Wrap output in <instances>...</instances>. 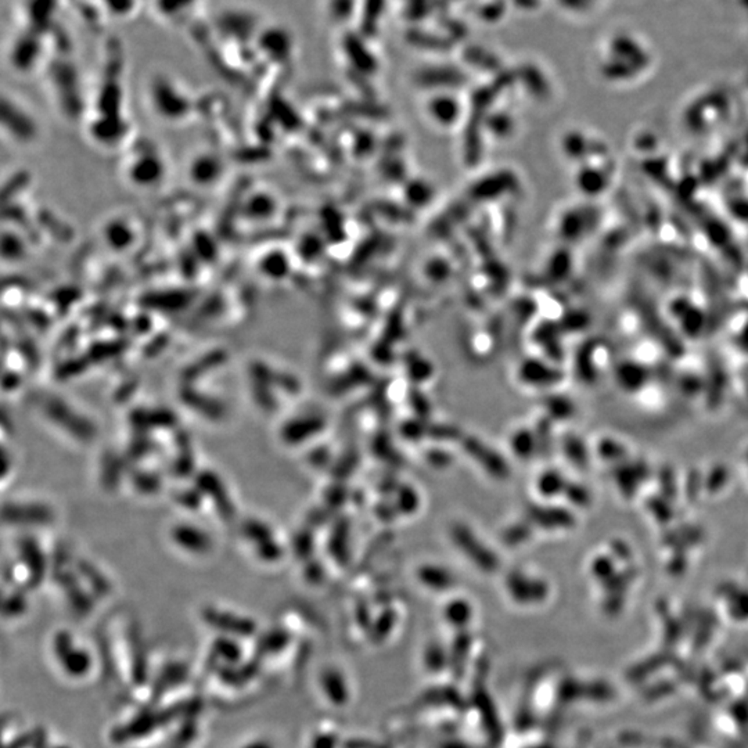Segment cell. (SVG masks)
Segmentation results:
<instances>
[{
  "label": "cell",
  "instance_id": "obj_9",
  "mask_svg": "<svg viewBox=\"0 0 748 748\" xmlns=\"http://www.w3.org/2000/svg\"><path fill=\"white\" fill-rule=\"evenodd\" d=\"M18 550H19V557L24 564V568L28 572L29 583L32 586L40 583V580L43 579V575L47 571L46 555L42 547L35 539L24 537L21 539L18 544Z\"/></svg>",
  "mask_w": 748,
  "mask_h": 748
},
{
  "label": "cell",
  "instance_id": "obj_18",
  "mask_svg": "<svg viewBox=\"0 0 748 748\" xmlns=\"http://www.w3.org/2000/svg\"><path fill=\"white\" fill-rule=\"evenodd\" d=\"M76 569H78L76 573L80 575L82 579L87 580L86 583L90 585L91 590L97 591L98 594H107V591L109 590V583H108L107 578L97 569V567L94 564L80 558L76 562Z\"/></svg>",
  "mask_w": 748,
  "mask_h": 748
},
{
  "label": "cell",
  "instance_id": "obj_8",
  "mask_svg": "<svg viewBox=\"0 0 748 748\" xmlns=\"http://www.w3.org/2000/svg\"><path fill=\"white\" fill-rule=\"evenodd\" d=\"M181 402L193 411L211 421H220L226 416V406L216 398L198 392L188 384L180 389Z\"/></svg>",
  "mask_w": 748,
  "mask_h": 748
},
{
  "label": "cell",
  "instance_id": "obj_23",
  "mask_svg": "<svg viewBox=\"0 0 748 748\" xmlns=\"http://www.w3.org/2000/svg\"><path fill=\"white\" fill-rule=\"evenodd\" d=\"M205 497H204L202 492L198 489V486H195L194 489H181L175 496L176 503L181 508L188 510V511L198 510L201 507V503H202Z\"/></svg>",
  "mask_w": 748,
  "mask_h": 748
},
{
  "label": "cell",
  "instance_id": "obj_1",
  "mask_svg": "<svg viewBox=\"0 0 748 748\" xmlns=\"http://www.w3.org/2000/svg\"><path fill=\"white\" fill-rule=\"evenodd\" d=\"M43 413L54 425L79 442H90L97 434V428L93 421L80 414L62 399H48L43 404Z\"/></svg>",
  "mask_w": 748,
  "mask_h": 748
},
{
  "label": "cell",
  "instance_id": "obj_15",
  "mask_svg": "<svg viewBox=\"0 0 748 748\" xmlns=\"http://www.w3.org/2000/svg\"><path fill=\"white\" fill-rule=\"evenodd\" d=\"M104 235L108 245L116 251L129 248L134 240V231L132 226L123 219L109 220L105 226Z\"/></svg>",
  "mask_w": 748,
  "mask_h": 748
},
{
  "label": "cell",
  "instance_id": "obj_2",
  "mask_svg": "<svg viewBox=\"0 0 748 748\" xmlns=\"http://www.w3.org/2000/svg\"><path fill=\"white\" fill-rule=\"evenodd\" d=\"M453 543L474 562L478 568L485 572H492L497 568L499 561L496 554L485 546L483 542L475 536V533L463 524H454L450 531Z\"/></svg>",
  "mask_w": 748,
  "mask_h": 748
},
{
  "label": "cell",
  "instance_id": "obj_4",
  "mask_svg": "<svg viewBox=\"0 0 748 748\" xmlns=\"http://www.w3.org/2000/svg\"><path fill=\"white\" fill-rule=\"evenodd\" d=\"M151 101L163 118L177 119L188 111V100L166 79L152 82Z\"/></svg>",
  "mask_w": 748,
  "mask_h": 748
},
{
  "label": "cell",
  "instance_id": "obj_24",
  "mask_svg": "<svg viewBox=\"0 0 748 748\" xmlns=\"http://www.w3.org/2000/svg\"><path fill=\"white\" fill-rule=\"evenodd\" d=\"M535 442H536V438H533V435L529 431L519 429L514 434L511 445L514 447V452L519 457H526L533 452Z\"/></svg>",
  "mask_w": 748,
  "mask_h": 748
},
{
  "label": "cell",
  "instance_id": "obj_10",
  "mask_svg": "<svg viewBox=\"0 0 748 748\" xmlns=\"http://www.w3.org/2000/svg\"><path fill=\"white\" fill-rule=\"evenodd\" d=\"M324 428V421L321 417L317 416H308V417H298L294 420L287 421L281 431V439L285 443H301L309 439L310 436L316 435Z\"/></svg>",
  "mask_w": 748,
  "mask_h": 748
},
{
  "label": "cell",
  "instance_id": "obj_7",
  "mask_svg": "<svg viewBox=\"0 0 748 748\" xmlns=\"http://www.w3.org/2000/svg\"><path fill=\"white\" fill-rule=\"evenodd\" d=\"M170 539L175 546L193 555H204L212 550V537L191 524L175 525L170 529Z\"/></svg>",
  "mask_w": 748,
  "mask_h": 748
},
{
  "label": "cell",
  "instance_id": "obj_25",
  "mask_svg": "<svg viewBox=\"0 0 748 748\" xmlns=\"http://www.w3.org/2000/svg\"><path fill=\"white\" fill-rule=\"evenodd\" d=\"M104 460H105V463H104V467H103L104 471L101 472V481H103V483L105 486L112 489L118 483V478L121 477L119 458L109 454Z\"/></svg>",
  "mask_w": 748,
  "mask_h": 748
},
{
  "label": "cell",
  "instance_id": "obj_20",
  "mask_svg": "<svg viewBox=\"0 0 748 748\" xmlns=\"http://www.w3.org/2000/svg\"><path fill=\"white\" fill-rule=\"evenodd\" d=\"M519 375L524 381L532 385H546L551 384L555 380V375L551 371L535 362L525 363L519 370Z\"/></svg>",
  "mask_w": 748,
  "mask_h": 748
},
{
  "label": "cell",
  "instance_id": "obj_11",
  "mask_svg": "<svg viewBox=\"0 0 748 748\" xmlns=\"http://www.w3.org/2000/svg\"><path fill=\"white\" fill-rule=\"evenodd\" d=\"M130 424L139 431L166 429L176 424L175 414L166 409H139L129 416Z\"/></svg>",
  "mask_w": 748,
  "mask_h": 748
},
{
  "label": "cell",
  "instance_id": "obj_6",
  "mask_svg": "<svg viewBox=\"0 0 748 748\" xmlns=\"http://www.w3.org/2000/svg\"><path fill=\"white\" fill-rule=\"evenodd\" d=\"M3 518L12 525H44L53 521L51 507L39 501H11L3 507Z\"/></svg>",
  "mask_w": 748,
  "mask_h": 748
},
{
  "label": "cell",
  "instance_id": "obj_17",
  "mask_svg": "<svg viewBox=\"0 0 748 748\" xmlns=\"http://www.w3.org/2000/svg\"><path fill=\"white\" fill-rule=\"evenodd\" d=\"M417 573L418 579L431 589H447L454 583V576L449 569L439 565H422Z\"/></svg>",
  "mask_w": 748,
  "mask_h": 748
},
{
  "label": "cell",
  "instance_id": "obj_3",
  "mask_svg": "<svg viewBox=\"0 0 748 748\" xmlns=\"http://www.w3.org/2000/svg\"><path fill=\"white\" fill-rule=\"evenodd\" d=\"M197 486L204 497L212 500V506L219 517L224 521H231L235 517V507L229 495V490L219 475L213 471H201L197 477Z\"/></svg>",
  "mask_w": 748,
  "mask_h": 748
},
{
  "label": "cell",
  "instance_id": "obj_26",
  "mask_svg": "<svg viewBox=\"0 0 748 748\" xmlns=\"http://www.w3.org/2000/svg\"><path fill=\"white\" fill-rule=\"evenodd\" d=\"M526 536H528V529L526 526H522V525H513L506 532V540L511 544L522 542Z\"/></svg>",
  "mask_w": 748,
  "mask_h": 748
},
{
  "label": "cell",
  "instance_id": "obj_19",
  "mask_svg": "<svg viewBox=\"0 0 748 748\" xmlns=\"http://www.w3.org/2000/svg\"><path fill=\"white\" fill-rule=\"evenodd\" d=\"M241 533H242V537H245L252 546H256L262 542H266L271 537H274V533H273V529L259 521V519H248L242 524L241 526Z\"/></svg>",
  "mask_w": 748,
  "mask_h": 748
},
{
  "label": "cell",
  "instance_id": "obj_13",
  "mask_svg": "<svg viewBox=\"0 0 748 748\" xmlns=\"http://www.w3.org/2000/svg\"><path fill=\"white\" fill-rule=\"evenodd\" d=\"M507 587L518 601H531L543 597L544 583L522 572H513L507 576Z\"/></svg>",
  "mask_w": 748,
  "mask_h": 748
},
{
  "label": "cell",
  "instance_id": "obj_5",
  "mask_svg": "<svg viewBox=\"0 0 748 748\" xmlns=\"http://www.w3.org/2000/svg\"><path fill=\"white\" fill-rule=\"evenodd\" d=\"M163 162L159 155L150 148L140 150L127 165V177L137 186H155L163 176Z\"/></svg>",
  "mask_w": 748,
  "mask_h": 748
},
{
  "label": "cell",
  "instance_id": "obj_14",
  "mask_svg": "<svg viewBox=\"0 0 748 748\" xmlns=\"http://www.w3.org/2000/svg\"><path fill=\"white\" fill-rule=\"evenodd\" d=\"M190 173L197 184H212L222 173V163L211 154L198 155L190 166Z\"/></svg>",
  "mask_w": 748,
  "mask_h": 748
},
{
  "label": "cell",
  "instance_id": "obj_22",
  "mask_svg": "<svg viewBox=\"0 0 748 748\" xmlns=\"http://www.w3.org/2000/svg\"><path fill=\"white\" fill-rule=\"evenodd\" d=\"M537 488L543 496H555L560 492L565 490V482L562 477L555 471H547L540 475L537 481Z\"/></svg>",
  "mask_w": 748,
  "mask_h": 748
},
{
  "label": "cell",
  "instance_id": "obj_16",
  "mask_svg": "<svg viewBox=\"0 0 748 748\" xmlns=\"http://www.w3.org/2000/svg\"><path fill=\"white\" fill-rule=\"evenodd\" d=\"M528 518L531 522L540 525L542 528H557V525H567L568 524V514L562 513L558 508H549V507H539L532 506L528 508Z\"/></svg>",
  "mask_w": 748,
  "mask_h": 748
},
{
  "label": "cell",
  "instance_id": "obj_12",
  "mask_svg": "<svg viewBox=\"0 0 748 748\" xmlns=\"http://www.w3.org/2000/svg\"><path fill=\"white\" fill-rule=\"evenodd\" d=\"M464 447L467 449L470 456L475 457L477 461L483 468H486L492 475L497 478L507 475L508 471H507L506 461L500 457V454L493 452L490 447H486L482 442L475 440V439H467L464 440Z\"/></svg>",
  "mask_w": 748,
  "mask_h": 748
},
{
  "label": "cell",
  "instance_id": "obj_21",
  "mask_svg": "<svg viewBox=\"0 0 748 748\" xmlns=\"http://www.w3.org/2000/svg\"><path fill=\"white\" fill-rule=\"evenodd\" d=\"M132 485L141 495H155L161 488V478L155 472L136 470L132 474Z\"/></svg>",
  "mask_w": 748,
  "mask_h": 748
}]
</instances>
